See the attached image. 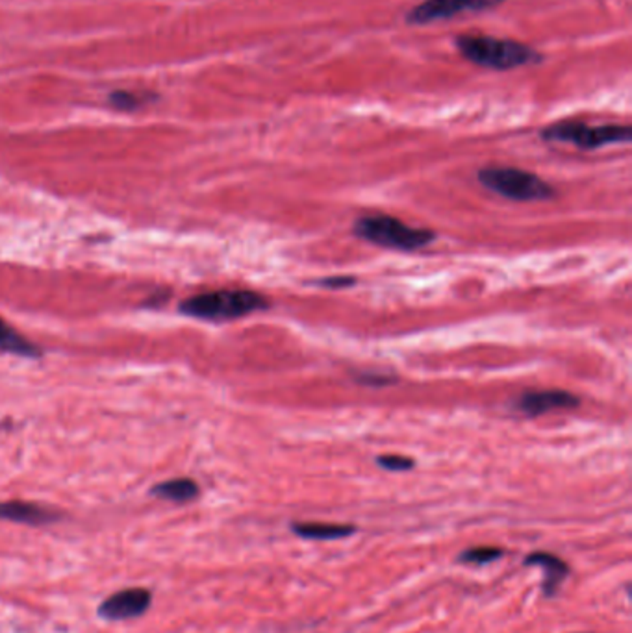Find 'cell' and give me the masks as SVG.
<instances>
[{
	"mask_svg": "<svg viewBox=\"0 0 632 633\" xmlns=\"http://www.w3.org/2000/svg\"><path fill=\"white\" fill-rule=\"evenodd\" d=\"M454 43L467 62L493 71H510L542 62L535 49L512 39L466 34L454 39Z\"/></svg>",
	"mask_w": 632,
	"mask_h": 633,
	"instance_id": "6da1fadb",
	"label": "cell"
},
{
	"mask_svg": "<svg viewBox=\"0 0 632 633\" xmlns=\"http://www.w3.org/2000/svg\"><path fill=\"white\" fill-rule=\"evenodd\" d=\"M267 308V301L262 294L252 291H212L188 299L181 309L182 313L203 321H232L249 313Z\"/></svg>",
	"mask_w": 632,
	"mask_h": 633,
	"instance_id": "7a4b0ae2",
	"label": "cell"
},
{
	"mask_svg": "<svg viewBox=\"0 0 632 633\" xmlns=\"http://www.w3.org/2000/svg\"><path fill=\"white\" fill-rule=\"evenodd\" d=\"M354 233L362 240L393 250H418L434 241L436 233L412 228L389 215H367L354 225Z\"/></svg>",
	"mask_w": 632,
	"mask_h": 633,
	"instance_id": "3957f363",
	"label": "cell"
},
{
	"mask_svg": "<svg viewBox=\"0 0 632 633\" xmlns=\"http://www.w3.org/2000/svg\"><path fill=\"white\" fill-rule=\"evenodd\" d=\"M479 180L489 191L518 202L549 201L555 189L536 174L516 167H488L479 172Z\"/></svg>",
	"mask_w": 632,
	"mask_h": 633,
	"instance_id": "277c9868",
	"label": "cell"
},
{
	"mask_svg": "<svg viewBox=\"0 0 632 633\" xmlns=\"http://www.w3.org/2000/svg\"><path fill=\"white\" fill-rule=\"evenodd\" d=\"M542 137L545 141H562L573 143L584 150H594L614 143H628L630 128L620 125L606 126H590L579 121H564L557 123L545 130H542Z\"/></svg>",
	"mask_w": 632,
	"mask_h": 633,
	"instance_id": "5b68a950",
	"label": "cell"
},
{
	"mask_svg": "<svg viewBox=\"0 0 632 633\" xmlns=\"http://www.w3.org/2000/svg\"><path fill=\"white\" fill-rule=\"evenodd\" d=\"M505 0H423L406 15L410 25H428L462 13H481L497 8Z\"/></svg>",
	"mask_w": 632,
	"mask_h": 633,
	"instance_id": "8992f818",
	"label": "cell"
},
{
	"mask_svg": "<svg viewBox=\"0 0 632 633\" xmlns=\"http://www.w3.org/2000/svg\"><path fill=\"white\" fill-rule=\"evenodd\" d=\"M150 602H152V595L147 589L135 587V589L117 591L115 595L108 597L101 606H98V617L104 621L137 619L150 607Z\"/></svg>",
	"mask_w": 632,
	"mask_h": 633,
	"instance_id": "52a82bcc",
	"label": "cell"
},
{
	"mask_svg": "<svg viewBox=\"0 0 632 633\" xmlns=\"http://www.w3.org/2000/svg\"><path fill=\"white\" fill-rule=\"evenodd\" d=\"M579 406V399L567 391H528L518 400V409L527 417H538L552 409H573Z\"/></svg>",
	"mask_w": 632,
	"mask_h": 633,
	"instance_id": "ba28073f",
	"label": "cell"
},
{
	"mask_svg": "<svg viewBox=\"0 0 632 633\" xmlns=\"http://www.w3.org/2000/svg\"><path fill=\"white\" fill-rule=\"evenodd\" d=\"M0 519L19 522V524H28V526H43L58 521L60 515H58L56 511L39 504L12 500L0 504Z\"/></svg>",
	"mask_w": 632,
	"mask_h": 633,
	"instance_id": "9c48e42d",
	"label": "cell"
},
{
	"mask_svg": "<svg viewBox=\"0 0 632 633\" xmlns=\"http://www.w3.org/2000/svg\"><path fill=\"white\" fill-rule=\"evenodd\" d=\"M525 565H532V567H540L543 570V591L545 595H552L559 589V585L566 580V576L569 575V567L557 556L547 552H535L527 556Z\"/></svg>",
	"mask_w": 632,
	"mask_h": 633,
	"instance_id": "30bf717a",
	"label": "cell"
},
{
	"mask_svg": "<svg viewBox=\"0 0 632 633\" xmlns=\"http://www.w3.org/2000/svg\"><path fill=\"white\" fill-rule=\"evenodd\" d=\"M291 530L297 533L299 538L315 539V541L343 539L357 531V528L351 524H330V522H295L291 524Z\"/></svg>",
	"mask_w": 632,
	"mask_h": 633,
	"instance_id": "8fae6325",
	"label": "cell"
},
{
	"mask_svg": "<svg viewBox=\"0 0 632 633\" xmlns=\"http://www.w3.org/2000/svg\"><path fill=\"white\" fill-rule=\"evenodd\" d=\"M154 497H160L164 500H171L176 504H186L193 499H197L199 494V485H197L193 480L189 478H174L169 482H162L158 484L152 489Z\"/></svg>",
	"mask_w": 632,
	"mask_h": 633,
	"instance_id": "7c38bea8",
	"label": "cell"
},
{
	"mask_svg": "<svg viewBox=\"0 0 632 633\" xmlns=\"http://www.w3.org/2000/svg\"><path fill=\"white\" fill-rule=\"evenodd\" d=\"M0 350L17 354V355H37L39 350L34 343H30L21 333H17L4 319H0Z\"/></svg>",
	"mask_w": 632,
	"mask_h": 633,
	"instance_id": "4fadbf2b",
	"label": "cell"
},
{
	"mask_svg": "<svg viewBox=\"0 0 632 633\" xmlns=\"http://www.w3.org/2000/svg\"><path fill=\"white\" fill-rule=\"evenodd\" d=\"M149 101H150L149 95H140L134 91H113L110 95V104L117 110H123V111H132V110L142 108Z\"/></svg>",
	"mask_w": 632,
	"mask_h": 633,
	"instance_id": "5bb4252c",
	"label": "cell"
},
{
	"mask_svg": "<svg viewBox=\"0 0 632 633\" xmlns=\"http://www.w3.org/2000/svg\"><path fill=\"white\" fill-rule=\"evenodd\" d=\"M503 556V550L501 548H491V546H479V548H471V550H466L462 552L459 556V561L460 563H477V565H482V563H491L496 561Z\"/></svg>",
	"mask_w": 632,
	"mask_h": 633,
	"instance_id": "9a60e30c",
	"label": "cell"
},
{
	"mask_svg": "<svg viewBox=\"0 0 632 633\" xmlns=\"http://www.w3.org/2000/svg\"><path fill=\"white\" fill-rule=\"evenodd\" d=\"M377 463L386 470H410L413 467V461L410 458L403 456H381Z\"/></svg>",
	"mask_w": 632,
	"mask_h": 633,
	"instance_id": "2e32d148",
	"label": "cell"
},
{
	"mask_svg": "<svg viewBox=\"0 0 632 633\" xmlns=\"http://www.w3.org/2000/svg\"><path fill=\"white\" fill-rule=\"evenodd\" d=\"M320 284L328 289H345V287H351L357 284V280L351 278V276H338V278H325Z\"/></svg>",
	"mask_w": 632,
	"mask_h": 633,
	"instance_id": "e0dca14e",
	"label": "cell"
}]
</instances>
